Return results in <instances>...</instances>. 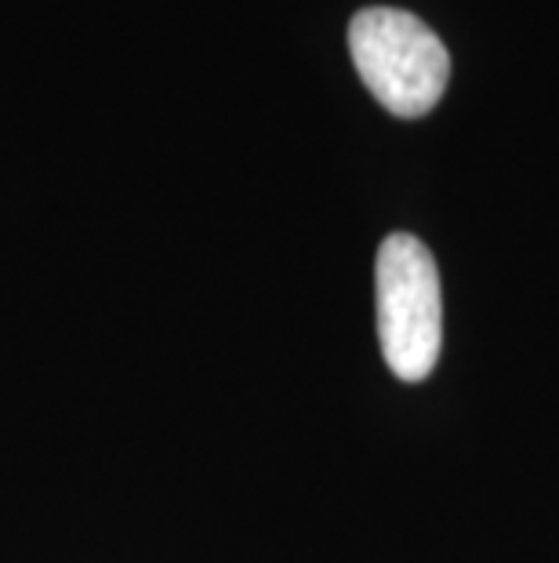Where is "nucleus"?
<instances>
[{
    "label": "nucleus",
    "instance_id": "f03ea898",
    "mask_svg": "<svg viewBox=\"0 0 559 563\" xmlns=\"http://www.w3.org/2000/svg\"><path fill=\"white\" fill-rule=\"evenodd\" d=\"M378 342L389 371L403 382H425L444 345V298L433 251L418 236L392 233L374 258Z\"/></svg>",
    "mask_w": 559,
    "mask_h": 563
},
{
    "label": "nucleus",
    "instance_id": "f257e3e1",
    "mask_svg": "<svg viewBox=\"0 0 559 563\" xmlns=\"http://www.w3.org/2000/svg\"><path fill=\"white\" fill-rule=\"evenodd\" d=\"M349 55L378 106L403 121L425 117L447 91L450 52L411 11L364 8L353 15Z\"/></svg>",
    "mask_w": 559,
    "mask_h": 563
}]
</instances>
